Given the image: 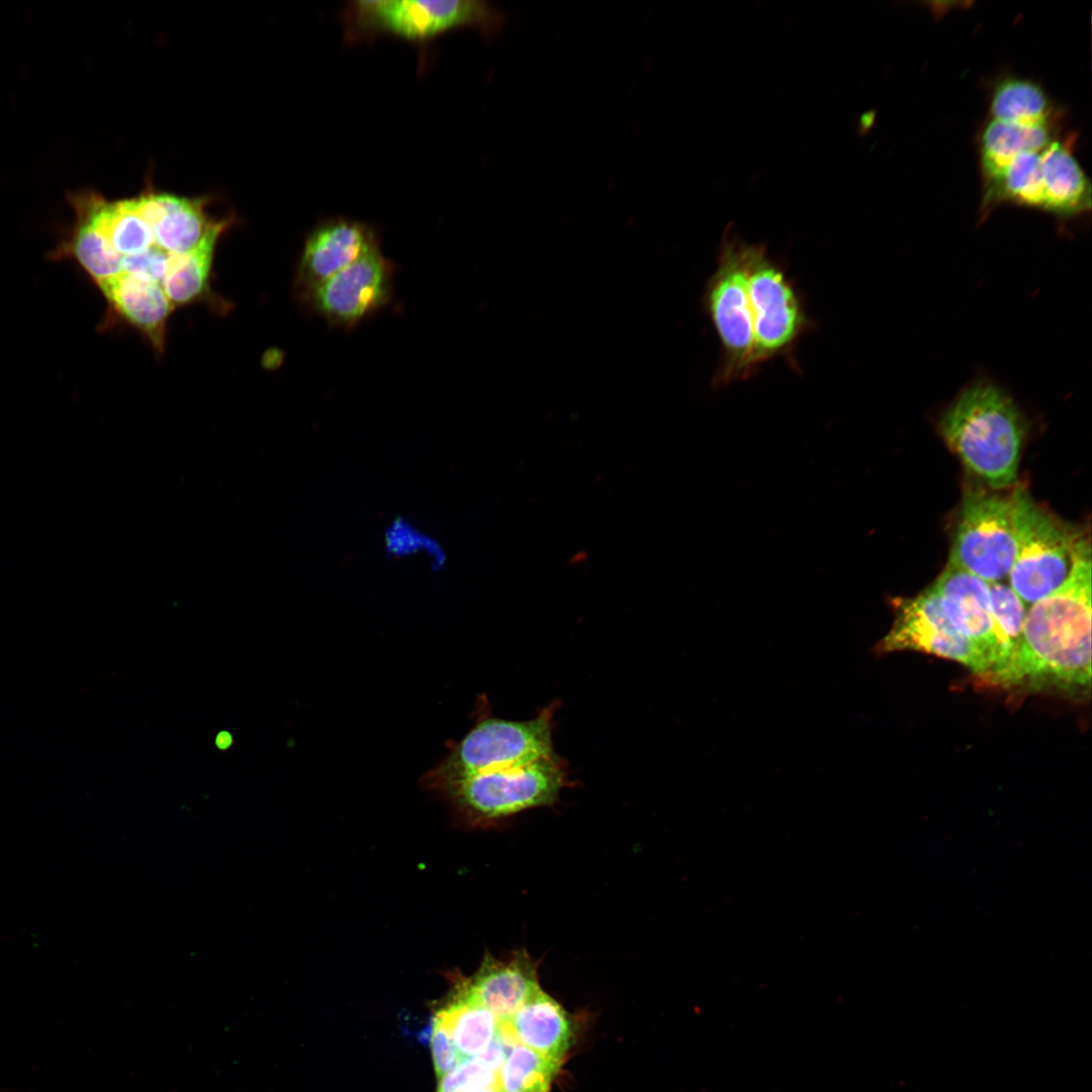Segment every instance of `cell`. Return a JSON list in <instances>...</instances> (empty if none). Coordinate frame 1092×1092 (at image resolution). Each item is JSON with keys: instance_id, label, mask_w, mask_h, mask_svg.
<instances>
[{"instance_id": "7a4b0ae2", "label": "cell", "mask_w": 1092, "mask_h": 1092, "mask_svg": "<svg viewBox=\"0 0 1092 1092\" xmlns=\"http://www.w3.org/2000/svg\"><path fill=\"white\" fill-rule=\"evenodd\" d=\"M939 430L963 463L991 487L1016 480L1025 422L996 384L982 380L962 390L942 414Z\"/></svg>"}, {"instance_id": "1f68e13d", "label": "cell", "mask_w": 1092, "mask_h": 1092, "mask_svg": "<svg viewBox=\"0 0 1092 1092\" xmlns=\"http://www.w3.org/2000/svg\"><path fill=\"white\" fill-rule=\"evenodd\" d=\"M469 1092H502L497 1085L486 1086Z\"/></svg>"}, {"instance_id": "8992f818", "label": "cell", "mask_w": 1092, "mask_h": 1092, "mask_svg": "<svg viewBox=\"0 0 1092 1092\" xmlns=\"http://www.w3.org/2000/svg\"><path fill=\"white\" fill-rule=\"evenodd\" d=\"M1018 545L1015 491H969L961 509L949 562L988 583L1008 577Z\"/></svg>"}, {"instance_id": "5bb4252c", "label": "cell", "mask_w": 1092, "mask_h": 1092, "mask_svg": "<svg viewBox=\"0 0 1092 1092\" xmlns=\"http://www.w3.org/2000/svg\"><path fill=\"white\" fill-rule=\"evenodd\" d=\"M133 199L152 228L156 246L169 254L191 251L230 218H212L206 210L207 197L158 191L152 184H147Z\"/></svg>"}, {"instance_id": "ac0fdd59", "label": "cell", "mask_w": 1092, "mask_h": 1092, "mask_svg": "<svg viewBox=\"0 0 1092 1092\" xmlns=\"http://www.w3.org/2000/svg\"><path fill=\"white\" fill-rule=\"evenodd\" d=\"M75 222L58 250L59 257L73 258L97 285L123 272L122 257L117 254L97 224L87 191L70 194Z\"/></svg>"}, {"instance_id": "ba28073f", "label": "cell", "mask_w": 1092, "mask_h": 1092, "mask_svg": "<svg viewBox=\"0 0 1092 1092\" xmlns=\"http://www.w3.org/2000/svg\"><path fill=\"white\" fill-rule=\"evenodd\" d=\"M355 28L384 31L410 40H426L460 26L486 35L500 32L506 13L481 0H361L348 9Z\"/></svg>"}, {"instance_id": "603a6c76", "label": "cell", "mask_w": 1092, "mask_h": 1092, "mask_svg": "<svg viewBox=\"0 0 1092 1092\" xmlns=\"http://www.w3.org/2000/svg\"><path fill=\"white\" fill-rule=\"evenodd\" d=\"M561 1062L515 1044L497 1071L502 1092H548Z\"/></svg>"}, {"instance_id": "4fadbf2b", "label": "cell", "mask_w": 1092, "mask_h": 1092, "mask_svg": "<svg viewBox=\"0 0 1092 1092\" xmlns=\"http://www.w3.org/2000/svg\"><path fill=\"white\" fill-rule=\"evenodd\" d=\"M379 245L376 232L365 222L344 217L322 221L304 241L296 272L297 292H308Z\"/></svg>"}, {"instance_id": "44dd1931", "label": "cell", "mask_w": 1092, "mask_h": 1092, "mask_svg": "<svg viewBox=\"0 0 1092 1092\" xmlns=\"http://www.w3.org/2000/svg\"><path fill=\"white\" fill-rule=\"evenodd\" d=\"M449 1033L462 1058L482 1053L494 1038L498 1020L485 1007L466 997L457 988L434 1017Z\"/></svg>"}, {"instance_id": "ffe728a7", "label": "cell", "mask_w": 1092, "mask_h": 1092, "mask_svg": "<svg viewBox=\"0 0 1092 1092\" xmlns=\"http://www.w3.org/2000/svg\"><path fill=\"white\" fill-rule=\"evenodd\" d=\"M233 222L230 217L191 251L169 255L161 285L173 305L192 302L205 291L216 244Z\"/></svg>"}, {"instance_id": "5b68a950", "label": "cell", "mask_w": 1092, "mask_h": 1092, "mask_svg": "<svg viewBox=\"0 0 1092 1092\" xmlns=\"http://www.w3.org/2000/svg\"><path fill=\"white\" fill-rule=\"evenodd\" d=\"M705 307L718 334L722 357L714 381L744 379L757 368L748 298L743 242L728 224L723 234L718 266L705 290Z\"/></svg>"}, {"instance_id": "2e32d148", "label": "cell", "mask_w": 1092, "mask_h": 1092, "mask_svg": "<svg viewBox=\"0 0 1092 1092\" xmlns=\"http://www.w3.org/2000/svg\"><path fill=\"white\" fill-rule=\"evenodd\" d=\"M98 286L112 308L162 351L167 322L174 306L162 285L122 272Z\"/></svg>"}, {"instance_id": "7402d4cb", "label": "cell", "mask_w": 1092, "mask_h": 1092, "mask_svg": "<svg viewBox=\"0 0 1092 1092\" xmlns=\"http://www.w3.org/2000/svg\"><path fill=\"white\" fill-rule=\"evenodd\" d=\"M1050 143L1045 125H1023L993 119L982 136L984 170L995 181L1018 154L1041 152Z\"/></svg>"}, {"instance_id": "4dcf8cb0", "label": "cell", "mask_w": 1092, "mask_h": 1092, "mask_svg": "<svg viewBox=\"0 0 1092 1092\" xmlns=\"http://www.w3.org/2000/svg\"><path fill=\"white\" fill-rule=\"evenodd\" d=\"M875 113L873 111L866 112L859 118L858 131L859 133L866 132V130L872 125Z\"/></svg>"}, {"instance_id": "9c48e42d", "label": "cell", "mask_w": 1092, "mask_h": 1092, "mask_svg": "<svg viewBox=\"0 0 1092 1092\" xmlns=\"http://www.w3.org/2000/svg\"><path fill=\"white\" fill-rule=\"evenodd\" d=\"M743 258L758 367L790 351L809 320L793 284L763 245L743 243Z\"/></svg>"}, {"instance_id": "3957f363", "label": "cell", "mask_w": 1092, "mask_h": 1092, "mask_svg": "<svg viewBox=\"0 0 1092 1092\" xmlns=\"http://www.w3.org/2000/svg\"><path fill=\"white\" fill-rule=\"evenodd\" d=\"M1018 545L1009 571L1010 587L1030 607L1062 586L1090 552L1084 536L1014 489Z\"/></svg>"}, {"instance_id": "277c9868", "label": "cell", "mask_w": 1092, "mask_h": 1092, "mask_svg": "<svg viewBox=\"0 0 1092 1092\" xmlns=\"http://www.w3.org/2000/svg\"><path fill=\"white\" fill-rule=\"evenodd\" d=\"M553 709L535 718L512 721L489 718L480 721L456 744L448 756L424 777L425 784L446 791L472 776L520 766L554 755Z\"/></svg>"}, {"instance_id": "f1b7e54d", "label": "cell", "mask_w": 1092, "mask_h": 1092, "mask_svg": "<svg viewBox=\"0 0 1092 1092\" xmlns=\"http://www.w3.org/2000/svg\"><path fill=\"white\" fill-rule=\"evenodd\" d=\"M169 255V253L154 246L142 253L123 257V272L143 280L161 284L165 276Z\"/></svg>"}, {"instance_id": "8fae6325", "label": "cell", "mask_w": 1092, "mask_h": 1092, "mask_svg": "<svg viewBox=\"0 0 1092 1092\" xmlns=\"http://www.w3.org/2000/svg\"><path fill=\"white\" fill-rule=\"evenodd\" d=\"M896 608L892 628L876 646L878 653L924 652L959 662L982 677L987 675L983 657L948 621L931 587Z\"/></svg>"}, {"instance_id": "d6986e66", "label": "cell", "mask_w": 1092, "mask_h": 1092, "mask_svg": "<svg viewBox=\"0 0 1092 1092\" xmlns=\"http://www.w3.org/2000/svg\"><path fill=\"white\" fill-rule=\"evenodd\" d=\"M1043 209L1058 214H1075L1090 207V186L1068 149L1051 142L1040 152Z\"/></svg>"}, {"instance_id": "6da1fadb", "label": "cell", "mask_w": 1092, "mask_h": 1092, "mask_svg": "<svg viewBox=\"0 0 1092 1092\" xmlns=\"http://www.w3.org/2000/svg\"><path fill=\"white\" fill-rule=\"evenodd\" d=\"M992 682L1071 693L1089 690L1091 554L1062 586L1028 607L1016 652Z\"/></svg>"}, {"instance_id": "83f0119b", "label": "cell", "mask_w": 1092, "mask_h": 1092, "mask_svg": "<svg viewBox=\"0 0 1092 1092\" xmlns=\"http://www.w3.org/2000/svg\"><path fill=\"white\" fill-rule=\"evenodd\" d=\"M492 1085H497V1071L473 1057L441 1077L437 1092H469Z\"/></svg>"}, {"instance_id": "d4e9b609", "label": "cell", "mask_w": 1092, "mask_h": 1092, "mask_svg": "<svg viewBox=\"0 0 1092 1092\" xmlns=\"http://www.w3.org/2000/svg\"><path fill=\"white\" fill-rule=\"evenodd\" d=\"M994 184L1001 198L1043 208L1040 152L1018 154Z\"/></svg>"}, {"instance_id": "30bf717a", "label": "cell", "mask_w": 1092, "mask_h": 1092, "mask_svg": "<svg viewBox=\"0 0 1092 1092\" xmlns=\"http://www.w3.org/2000/svg\"><path fill=\"white\" fill-rule=\"evenodd\" d=\"M394 272L379 245L300 298L329 326L349 330L387 306Z\"/></svg>"}, {"instance_id": "52a82bcc", "label": "cell", "mask_w": 1092, "mask_h": 1092, "mask_svg": "<svg viewBox=\"0 0 1092 1092\" xmlns=\"http://www.w3.org/2000/svg\"><path fill=\"white\" fill-rule=\"evenodd\" d=\"M565 778L564 768L554 754L528 764L472 776L444 793L468 819L487 822L553 804L565 786Z\"/></svg>"}, {"instance_id": "e0dca14e", "label": "cell", "mask_w": 1092, "mask_h": 1092, "mask_svg": "<svg viewBox=\"0 0 1092 1092\" xmlns=\"http://www.w3.org/2000/svg\"><path fill=\"white\" fill-rule=\"evenodd\" d=\"M507 1024L519 1043L556 1061H562L571 1043V1024L565 1010L541 988Z\"/></svg>"}, {"instance_id": "7c38bea8", "label": "cell", "mask_w": 1092, "mask_h": 1092, "mask_svg": "<svg viewBox=\"0 0 1092 1092\" xmlns=\"http://www.w3.org/2000/svg\"><path fill=\"white\" fill-rule=\"evenodd\" d=\"M931 588L948 621L983 657L988 669L985 678L992 681L1013 653L993 619L989 583L947 564Z\"/></svg>"}, {"instance_id": "484cf974", "label": "cell", "mask_w": 1092, "mask_h": 1092, "mask_svg": "<svg viewBox=\"0 0 1092 1092\" xmlns=\"http://www.w3.org/2000/svg\"><path fill=\"white\" fill-rule=\"evenodd\" d=\"M384 547L388 556L393 558H406L421 553L435 571L441 570L447 560L446 552L437 539L401 517L395 518L387 526Z\"/></svg>"}, {"instance_id": "f546056e", "label": "cell", "mask_w": 1092, "mask_h": 1092, "mask_svg": "<svg viewBox=\"0 0 1092 1092\" xmlns=\"http://www.w3.org/2000/svg\"><path fill=\"white\" fill-rule=\"evenodd\" d=\"M431 1048L436 1074L443 1077L454 1069L462 1057L457 1051L447 1030L436 1020L432 1021Z\"/></svg>"}, {"instance_id": "9a60e30c", "label": "cell", "mask_w": 1092, "mask_h": 1092, "mask_svg": "<svg viewBox=\"0 0 1092 1092\" xmlns=\"http://www.w3.org/2000/svg\"><path fill=\"white\" fill-rule=\"evenodd\" d=\"M455 988L498 1021H507L540 985L535 962L527 951L519 950L506 960L487 956L478 971L458 979Z\"/></svg>"}, {"instance_id": "cb8c5ba5", "label": "cell", "mask_w": 1092, "mask_h": 1092, "mask_svg": "<svg viewBox=\"0 0 1092 1092\" xmlns=\"http://www.w3.org/2000/svg\"><path fill=\"white\" fill-rule=\"evenodd\" d=\"M994 119L1023 125H1045L1048 101L1039 87L1021 80L1002 83L994 93Z\"/></svg>"}, {"instance_id": "4316f807", "label": "cell", "mask_w": 1092, "mask_h": 1092, "mask_svg": "<svg viewBox=\"0 0 1092 1092\" xmlns=\"http://www.w3.org/2000/svg\"><path fill=\"white\" fill-rule=\"evenodd\" d=\"M989 592L993 619L1014 655L1021 638L1027 607L1010 585L1003 581L989 583Z\"/></svg>"}]
</instances>
